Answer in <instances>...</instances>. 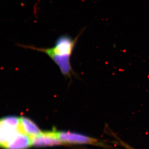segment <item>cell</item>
<instances>
[{"label": "cell", "mask_w": 149, "mask_h": 149, "mask_svg": "<svg viewBox=\"0 0 149 149\" xmlns=\"http://www.w3.org/2000/svg\"><path fill=\"white\" fill-rule=\"evenodd\" d=\"M32 145L37 147L63 145L55 136L53 131H42L39 135L31 138Z\"/></svg>", "instance_id": "4"}, {"label": "cell", "mask_w": 149, "mask_h": 149, "mask_svg": "<svg viewBox=\"0 0 149 149\" xmlns=\"http://www.w3.org/2000/svg\"><path fill=\"white\" fill-rule=\"evenodd\" d=\"M129 149H132V148H129Z\"/></svg>", "instance_id": "7"}, {"label": "cell", "mask_w": 149, "mask_h": 149, "mask_svg": "<svg viewBox=\"0 0 149 149\" xmlns=\"http://www.w3.org/2000/svg\"><path fill=\"white\" fill-rule=\"evenodd\" d=\"M20 124L23 132L31 138L42 132L33 121L25 117H20Z\"/></svg>", "instance_id": "6"}, {"label": "cell", "mask_w": 149, "mask_h": 149, "mask_svg": "<svg viewBox=\"0 0 149 149\" xmlns=\"http://www.w3.org/2000/svg\"><path fill=\"white\" fill-rule=\"evenodd\" d=\"M82 31L75 38L68 35H62L55 41L53 47L51 48H33L46 54L58 65L62 73L68 75L72 72L70 58L77 41L83 33Z\"/></svg>", "instance_id": "1"}, {"label": "cell", "mask_w": 149, "mask_h": 149, "mask_svg": "<svg viewBox=\"0 0 149 149\" xmlns=\"http://www.w3.org/2000/svg\"><path fill=\"white\" fill-rule=\"evenodd\" d=\"M31 146V138L25 133L21 132L9 144L7 149H27Z\"/></svg>", "instance_id": "5"}, {"label": "cell", "mask_w": 149, "mask_h": 149, "mask_svg": "<svg viewBox=\"0 0 149 149\" xmlns=\"http://www.w3.org/2000/svg\"><path fill=\"white\" fill-rule=\"evenodd\" d=\"M57 139L65 144H96L97 139L77 133L54 130Z\"/></svg>", "instance_id": "3"}, {"label": "cell", "mask_w": 149, "mask_h": 149, "mask_svg": "<svg viewBox=\"0 0 149 149\" xmlns=\"http://www.w3.org/2000/svg\"><path fill=\"white\" fill-rule=\"evenodd\" d=\"M21 132L24 133L20 124V117L10 116L0 119V147L7 149L9 144Z\"/></svg>", "instance_id": "2"}]
</instances>
